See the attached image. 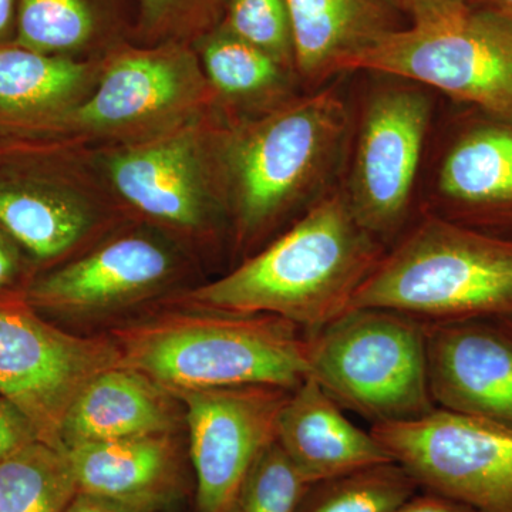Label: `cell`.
Segmentation results:
<instances>
[{"label": "cell", "instance_id": "obj_26", "mask_svg": "<svg viewBox=\"0 0 512 512\" xmlns=\"http://www.w3.org/2000/svg\"><path fill=\"white\" fill-rule=\"evenodd\" d=\"M306 487L275 441L256 460L229 512H296Z\"/></svg>", "mask_w": 512, "mask_h": 512}, {"label": "cell", "instance_id": "obj_1", "mask_svg": "<svg viewBox=\"0 0 512 512\" xmlns=\"http://www.w3.org/2000/svg\"><path fill=\"white\" fill-rule=\"evenodd\" d=\"M384 252L383 242L356 220L346 194H333L187 301L208 311L278 316L315 333L349 311Z\"/></svg>", "mask_w": 512, "mask_h": 512}, {"label": "cell", "instance_id": "obj_34", "mask_svg": "<svg viewBox=\"0 0 512 512\" xmlns=\"http://www.w3.org/2000/svg\"><path fill=\"white\" fill-rule=\"evenodd\" d=\"M467 5L493 10L498 15L512 20V0H467Z\"/></svg>", "mask_w": 512, "mask_h": 512}, {"label": "cell", "instance_id": "obj_11", "mask_svg": "<svg viewBox=\"0 0 512 512\" xmlns=\"http://www.w3.org/2000/svg\"><path fill=\"white\" fill-rule=\"evenodd\" d=\"M437 409L512 427V332L500 320L429 323Z\"/></svg>", "mask_w": 512, "mask_h": 512}, {"label": "cell", "instance_id": "obj_21", "mask_svg": "<svg viewBox=\"0 0 512 512\" xmlns=\"http://www.w3.org/2000/svg\"><path fill=\"white\" fill-rule=\"evenodd\" d=\"M89 224L87 212L76 202L25 188L0 187V225L39 258H53L72 248Z\"/></svg>", "mask_w": 512, "mask_h": 512}, {"label": "cell", "instance_id": "obj_30", "mask_svg": "<svg viewBox=\"0 0 512 512\" xmlns=\"http://www.w3.org/2000/svg\"><path fill=\"white\" fill-rule=\"evenodd\" d=\"M394 512H480L463 501L434 491L420 490Z\"/></svg>", "mask_w": 512, "mask_h": 512}, {"label": "cell", "instance_id": "obj_33", "mask_svg": "<svg viewBox=\"0 0 512 512\" xmlns=\"http://www.w3.org/2000/svg\"><path fill=\"white\" fill-rule=\"evenodd\" d=\"M15 269V258L12 252L0 242V291L12 281Z\"/></svg>", "mask_w": 512, "mask_h": 512}, {"label": "cell", "instance_id": "obj_5", "mask_svg": "<svg viewBox=\"0 0 512 512\" xmlns=\"http://www.w3.org/2000/svg\"><path fill=\"white\" fill-rule=\"evenodd\" d=\"M348 131L335 93L293 101L245 128L231 150L239 235L264 234L328 177Z\"/></svg>", "mask_w": 512, "mask_h": 512}, {"label": "cell", "instance_id": "obj_3", "mask_svg": "<svg viewBox=\"0 0 512 512\" xmlns=\"http://www.w3.org/2000/svg\"><path fill=\"white\" fill-rule=\"evenodd\" d=\"M359 308L426 323L512 322V241L426 218L384 252L353 298Z\"/></svg>", "mask_w": 512, "mask_h": 512}, {"label": "cell", "instance_id": "obj_32", "mask_svg": "<svg viewBox=\"0 0 512 512\" xmlns=\"http://www.w3.org/2000/svg\"><path fill=\"white\" fill-rule=\"evenodd\" d=\"M184 2L185 0H143V8L148 19L160 20L180 8Z\"/></svg>", "mask_w": 512, "mask_h": 512}, {"label": "cell", "instance_id": "obj_19", "mask_svg": "<svg viewBox=\"0 0 512 512\" xmlns=\"http://www.w3.org/2000/svg\"><path fill=\"white\" fill-rule=\"evenodd\" d=\"M444 197L468 205L512 202V131L481 128L451 148L440 170Z\"/></svg>", "mask_w": 512, "mask_h": 512}, {"label": "cell", "instance_id": "obj_29", "mask_svg": "<svg viewBox=\"0 0 512 512\" xmlns=\"http://www.w3.org/2000/svg\"><path fill=\"white\" fill-rule=\"evenodd\" d=\"M410 25H429L453 18L468 8L467 0H403Z\"/></svg>", "mask_w": 512, "mask_h": 512}, {"label": "cell", "instance_id": "obj_13", "mask_svg": "<svg viewBox=\"0 0 512 512\" xmlns=\"http://www.w3.org/2000/svg\"><path fill=\"white\" fill-rule=\"evenodd\" d=\"M276 443L306 484L393 460L372 431L352 423L312 377L289 393Z\"/></svg>", "mask_w": 512, "mask_h": 512}, {"label": "cell", "instance_id": "obj_23", "mask_svg": "<svg viewBox=\"0 0 512 512\" xmlns=\"http://www.w3.org/2000/svg\"><path fill=\"white\" fill-rule=\"evenodd\" d=\"M86 77L72 60L26 49H0V107L10 111L47 109L70 99Z\"/></svg>", "mask_w": 512, "mask_h": 512}, {"label": "cell", "instance_id": "obj_35", "mask_svg": "<svg viewBox=\"0 0 512 512\" xmlns=\"http://www.w3.org/2000/svg\"><path fill=\"white\" fill-rule=\"evenodd\" d=\"M13 8H15V0H0V35L8 29Z\"/></svg>", "mask_w": 512, "mask_h": 512}, {"label": "cell", "instance_id": "obj_25", "mask_svg": "<svg viewBox=\"0 0 512 512\" xmlns=\"http://www.w3.org/2000/svg\"><path fill=\"white\" fill-rule=\"evenodd\" d=\"M93 16L83 0H22L19 42L35 52L74 49L89 39Z\"/></svg>", "mask_w": 512, "mask_h": 512}, {"label": "cell", "instance_id": "obj_10", "mask_svg": "<svg viewBox=\"0 0 512 512\" xmlns=\"http://www.w3.org/2000/svg\"><path fill=\"white\" fill-rule=\"evenodd\" d=\"M429 120V99L409 87L382 90L367 104L346 198L379 241L406 221Z\"/></svg>", "mask_w": 512, "mask_h": 512}, {"label": "cell", "instance_id": "obj_27", "mask_svg": "<svg viewBox=\"0 0 512 512\" xmlns=\"http://www.w3.org/2000/svg\"><path fill=\"white\" fill-rule=\"evenodd\" d=\"M227 29L285 67L295 66L292 22L285 0H229Z\"/></svg>", "mask_w": 512, "mask_h": 512}, {"label": "cell", "instance_id": "obj_15", "mask_svg": "<svg viewBox=\"0 0 512 512\" xmlns=\"http://www.w3.org/2000/svg\"><path fill=\"white\" fill-rule=\"evenodd\" d=\"M177 433L63 448L80 493L161 511L180 498L184 466Z\"/></svg>", "mask_w": 512, "mask_h": 512}, {"label": "cell", "instance_id": "obj_12", "mask_svg": "<svg viewBox=\"0 0 512 512\" xmlns=\"http://www.w3.org/2000/svg\"><path fill=\"white\" fill-rule=\"evenodd\" d=\"M174 266V256L163 244L131 235L40 279L29 298L66 315H101L146 298L170 278Z\"/></svg>", "mask_w": 512, "mask_h": 512}, {"label": "cell", "instance_id": "obj_18", "mask_svg": "<svg viewBox=\"0 0 512 512\" xmlns=\"http://www.w3.org/2000/svg\"><path fill=\"white\" fill-rule=\"evenodd\" d=\"M187 70L170 56L136 55L113 64L99 89L77 110L80 123L114 128L171 109L188 90Z\"/></svg>", "mask_w": 512, "mask_h": 512}, {"label": "cell", "instance_id": "obj_36", "mask_svg": "<svg viewBox=\"0 0 512 512\" xmlns=\"http://www.w3.org/2000/svg\"><path fill=\"white\" fill-rule=\"evenodd\" d=\"M504 323H505V326H507V328L510 329L512 332V322H504Z\"/></svg>", "mask_w": 512, "mask_h": 512}, {"label": "cell", "instance_id": "obj_16", "mask_svg": "<svg viewBox=\"0 0 512 512\" xmlns=\"http://www.w3.org/2000/svg\"><path fill=\"white\" fill-rule=\"evenodd\" d=\"M180 400L150 377L126 365L94 377L76 397L60 431V447L177 433Z\"/></svg>", "mask_w": 512, "mask_h": 512}, {"label": "cell", "instance_id": "obj_9", "mask_svg": "<svg viewBox=\"0 0 512 512\" xmlns=\"http://www.w3.org/2000/svg\"><path fill=\"white\" fill-rule=\"evenodd\" d=\"M292 390L248 384L173 393L184 410L197 480V512H229L249 471L276 441Z\"/></svg>", "mask_w": 512, "mask_h": 512}, {"label": "cell", "instance_id": "obj_24", "mask_svg": "<svg viewBox=\"0 0 512 512\" xmlns=\"http://www.w3.org/2000/svg\"><path fill=\"white\" fill-rule=\"evenodd\" d=\"M204 63L212 84L232 99H261L278 93L285 84L284 64L228 29L205 43Z\"/></svg>", "mask_w": 512, "mask_h": 512}, {"label": "cell", "instance_id": "obj_8", "mask_svg": "<svg viewBox=\"0 0 512 512\" xmlns=\"http://www.w3.org/2000/svg\"><path fill=\"white\" fill-rule=\"evenodd\" d=\"M119 365L109 336L72 335L25 309L0 306V397L28 417L47 444L60 447L76 397L94 377Z\"/></svg>", "mask_w": 512, "mask_h": 512}, {"label": "cell", "instance_id": "obj_20", "mask_svg": "<svg viewBox=\"0 0 512 512\" xmlns=\"http://www.w3.org/2000/svg\"><path fill=\"white\" fill-rule=\"evenodd\" d=\"M77 493L63 448L36 440L0 461V512H66Z\"/></svg>", "mask_w": 512, "mask_h": 512}, {"label": "cell", "instance_id": "obj_7", "mask_svg": "<svg viewBox=\"0 0 512 512\" xmlns=\"http://www.w3.org/2000/svg\"><path fill=\"white\" fill-rule=\"evenodd\" d=\"M370 431L420 490L480 512H512V427L436 407L420 419L372 424Z\"/></svg>", "mask_w": 512, "mask_h": 512}, {"label": "cell", "instance_id": "obj_2", "mask_svg": "<svg viewBox=\"0 0 512 512\" xmlns=\"http://www.w3.org/2000/svg\"><path fill=\"white\" fill-rule=\"evenodd\" d=\"M121 363L171 393L220 387L293 390L311 377L309 333L262 313L188 308L111 329Z\"/></svg>", "mask_w": 512, "mask_h": 512}, {"label": "cell", "instance_id": "obj_17", "mask_svg": "<svg viewBox=\"0 0 512 512\" xmlns=\"http://www.w3.org/2000/svg\"><path fill=\"white\" fill-rule=\"evenodd\" d=\"M110 174L117 191L150 217L185 228L205 220L200 164L188 138H168L119 154L111 160Z\"/></svg>", "mask_w": 512, "mask_h": 512}, {"label": "cell", "instance_id": "obj_4", "mask_svg": "<svg viewBox=\"0 0 512 512\" xmlns=\"http://www.w3.org/2000/svg\"><path fill=\"white\" fill-rule=\"evenodd\" d=\"M427 343L429 323L389 309H350L309 333L311 377L372 424L420 419L436 409Z\"/></svg>", "mask_w": 512, "mask_h": 512}, {"label": "cell", "instance_id": "obj_31", "mask_svg": "<svg viewBox=\"0 0 512 512\" xmlns=\"http://www.w3.org/2000/svg\"><path fill=\"white\" fill-rule=\"evenodd\" d=\"M66 512H160L146 505L124 503L100 495L77 493Z\"/></svg>", "mask_w": 512, "mask_h": 512}, {"label": "cell", "instance_id": "obj_6", "mask_svg": "<svg viewBox=\"0 0 512 512\" xmlns=\"http://www.w3.org/2000/svg\"><path fill=\"white\" fill-rule=\"evenodd\" d=\"M373 70L439 89L512 119V20L468 5L453 18L410 25L357 57Z\"/></svg>", "mask_w": 512, "mask_h": 512}, {"label": "cell", "instance_id": "obj_28", "mask_svg": "<svg viewBox=\"0 0 512 512\" xmlns=\"http://www.w3.org/2000/svg\"><path fill=\"white\" fill-rule=\"evenodd\" d=\"M36 440L39 436L28 417L0 397V461Z\"/></svg>", "mask_w": 512, "mask_h": 512}, {"label": "cell", "instance_id": "obj_22", "mask_svg": "<svg viewBox=\"0 0 512 512\" xmlns=\"http://www.w3.org/2000/svg\"><path fill=\"white\" fill-rule=\"evenodd\" d=\"M417 491L402 464L386 461L308 484L296 512H394Z\"/></svg>", "mask_w": 512, "mask_h": 512}, {"label": "cell", "instance_id": "obj_14", "mask_svg": "<svg viewBox=\"0 0 512 512\" xmlns=\"http://www.w3.org/2000/svg\"><path fill=\"white\" fill-rule=\"evenodd\" d=\"M285 2L292 22L295 67L305 79L318 83L350 70L357 57L384 37L406 29L403 19H409L403 0Z\"/></svg>", "mask_w": 512, "mask_h": 512}]
</instances>
